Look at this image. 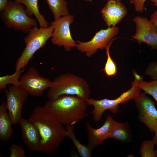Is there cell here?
I'll list each match as a JSON object with an SVG mask.
<instances>
[{"instance_id":"1","label":"cell","mask_w":157,"mask_h":157,"mask_svg":"<svg viewBox=\"0 0 157 157\" xmlns=\"http://www.w3.org/2000/svg\"><path fill=\"white\" fill-rule=\"evenodd\" d=\"M28 119L39 131L42 151L46 154L54 151L66 137V129L63 125L51 116L44 106L36 107Z\"/></svg>"},{"instance_id":"2","label":"cell","mask_w":157,"mask_h":157,"mask_svg":"<svg viewBox=\"0 0 157 157\" xmlns=\"http://www.w3.org/2000/svg\"><path fill=\"white\" fill-rule=\"evenodd\" d=\"M87 104L77 96L63 94L49 99L44 107L53 117L63 125H74L86 116Z\"/></svg>"},{"instance_id":"3","label":"cell","mask_w":157,"mask_h":157,"mask_svg":"<svg viewBox=\"0 0 157 157\" xmlns=\"http://www.w3.org/2000/svg\"><path fill=\"white\" fill-rule=\"evenodd\" d=\"M89 85L84 78L71 73L60 74L52 81L47 96L49 99L63 94L75 95L85 100L90 97Z\"/></svg>"},{"instance_id":"4","label":"cell","mask_w":157,"mask_h":157,"mask_svg":"<svg viewBox=\"0 0 157 157\" xmlns=\"http://www.w3.org/2000/svg\"><path fill=\"white\" fill-rule=\"evenodd\" d=\"M134 80L132 82L131 87L128 90L123 92L117 98L113 99L106 98L97 100L89 97L85 100L88 106H92L94 108L91 112L92 119L98 122L101 119L103 113L106 110L111 113H116L118 110L119 105L125 104L131 99H134L141 92V89L137 86L138 83L143 79V76L137 74L135 70L133 71Z\"/></svg>"},{"instance_id":"5","label":"cell","mask_w":157,"mask_h":157,"mask_svg":"<svg viewBox=\"0 0 157 157\" xmlns=\"http://www.w3.org/2000/svg\"><path fill=\"white\" fill-rule=\"evenodd\" d=\"M53 29L51 25L46 28H38L36 26L29 31L24 38L26 46L17 60L15 70L24 69L35 52L43 47L51 37Z\"/></svg>"},{"instance_id":"6","label":"cell","mask_w":157,"mask_h":157,"mask_svg":"<svg viewBox=\"0 0 157 157\" xmlns=\"http://www.w3.org/2000/svg\"><path fill=\"white\" fill-rule=\"evenodd\" d=\"M1 19L8 28L24 33L28 32L37 26V21L28 15L26 8L22 4L9 1L5 9L1 12Z\"/></svg>"},{"instance_id":"7","label":"cell","mask_w":157,"mask_h":157,"mask_svg":"<svg viewBox=\"0 0 157 157\" xmlns=\"http://www.w3.org/2000/svg\"><path fill=\"white\" fill-rule=\"evenodd\" d=\"M119 31L118 27L116 26L108 27L105 29H102L97 32L88 41H76L77 43L76 47L78 50L85 53L87 56L90 57L99 49H106L111 45L115 39V37L118 34Z\"/></svg>"},{"instance_id":"8","label":"cell","mask_w":157,"mask_h":157,"mask_svg":"<svg viewBox=\"0 0 157 157\" xmlns=\"http://www.w3.org/2000/svg\"><path fill=\"white\" fill-rule=\"evenodd\" d=\"M74 18L73 16L69 15L62 16L50 23L54 28L51 39L52 43L59 47H63L67 51L76 47L77 45L72 37L70 28Z\"/></svg>"},{"instance_id":"9","label":"cell","mask_w":157,"mask_h":157,"mask_svg":"<svg viewBox=\"0 0 157 157\" xmlns=\"http://www.w3.org/2000/svg\"><path fill=\"white\" fill-rule=\"evenodd\" d=\"M4 92L8 114L13 124H16L22 117L23 106L29 94L19 86L10 85Z\"/></svg>"},{"instance_id":"10","label":"cell","mask_w":157,"mask_h":157,"mask_svg":"<svg viewBox=\"0 0 157 157\" xmlns=\"http://www.w3.org/2000/svg\"><path fill=\"white\" fill-rule=\"evenodd\" d=\"M140 121L151 132L157 127V110L155 103L145 92H140L134 99Z\"/></svg>"},{"instance_id":"11","label":"cell","mask_w":157,"mask_h":157,"mask_svg":"<svg viewBox=\"0 0 157 157\" xmlns=\"http://www.w3.org/2000/svg\"><path fill=\"white\" fill-rule=\"evenodd\" d=\"M52 81L41 76L36 69L30 67L21 76L19 86L29 95L34 97L42 96L44 91L49 88Z\"/></svg>"},{"instance_id":"12","label":"cell","mask_w":157,"mask_h":157,"mask_svg":"<svg viewBox=\"0 0 157 157\" xmlns=\"http://www.w3.org/2000/svg\"><path fill=\"white\" fill-rule=\"evenodd\" d=\"M136 25L135 33L132 38L139 45L147 44L152 49L157 50V30L153 24L145 17L137 16L132 19Z\"/></svg>"},{"instance_id":"13","label":"cell","mask_w":157,"mask_h":157,"mask_svg":"<svg viewBox=\"0 0 157 157\" xmlns=\"http://www.w3.org/2000/svg\"><path fill=\"white\" fill-rule=\"evenodd\" d=\"M123 123L115 121L110 115L107 117L103 125L97 129L94 128L88 122H87V146L92 150L95 149L103 141L108 138L109 135L115 128Z\"/></svg>"},{"instance_id":"14","label":"cell","mask_w":157,"mask_h":157,"mask_svg":"<svg viewBox=\"0 0 157 157\" xmlns=\"http://www.w3.org/2000/svg\"><path fill=\"white\" fill-rule=\"evenodd\" d=\"M20 126L24 144L29 150L42 151L41 138L36 126L30 120L22 117L18 123Z\"/></svg>"},{"instance_id":"15","label":"cell","mask_w":157,"mask_h":157,"mask_svg":"<svg viewBox=\"0 0 157 157\" xmlns=\"http://www.w3.org/2000/svg\"><path fill=\"white\" fill-rule=\"evenodd\" d=\"M127 13L126 6L116 0H108L101 11L103 19L108 27L115 26Z\"/></svg>"},{"instance_id":"16","label":"cell","mask_w":157,"mask_h":157,"mask_svg":"<svg viewBox=\"0 0 157 157\" xmlns=\"http://www.w3.org/2000/svg\"><path fill=\"white\" fill-rule=\"evenodd\" d=\"M13 124L8 114L6 102L0 105V140H8L13 133Z\"/></svg>"},{"instance_id":"17","label":"cell","mask_w":157,"mask_h":157,"mask_svg":"<svg viewBox=\"0 0 157 157\" xmlns=\"http://www.w3.org/2000/svg\"><path fill=\"white\" fill-rule=\"evenodd\" d=\"M39 0H15V1L24 5L26 7L28 15L32 17L34 15L37 19L40 27L46 28L49 26V23L44 15L40 13L38 6Z\"/></svg>"},{"instance_id":"18","label":"cell","mask_w":157,"mask_h":157,"mask_svg":"<svg viewBox=\"0 0 157 157\" xmlns=\"http://www.w3.org/2000/svg\"><path fill=\"white\" fill-rule=\"evenodd\" d=\"M131 138V130L128 122L115 128L108 137V138L114 139L124 143L130 142Z\"/></svg>"},{"instance_id":"19","label":"cell","mask_w":157,"mask_h":157,"mask_svg":"<svg viewBox=\"0 0 157 157\" xmlns=\"http://www.w3.org/2000/svg\"><path fill=\"white\" fill-rule=\"evenodd\" d=\"M66 137L72 141L80 156L82 157H90L92 155V150L87 146L81 144L76 137L74 132V125L66 126Z\"/></svg>"},{"instance_id":"20","label":"cell","mask_w":157,"mask_h":157,"mask_svg":"<svg viewBox=\"0 0 157 157\" xmlns=\"http://www.w3.org/2000/svg\"><path fill=\"white\" fill-rule=\"evenodd\" d=\"M45 0L54 15L55 20L69 15L66 0Z\"/></svg>"},{"instance_id":"21","label":"cell","mask_w":157,"mask_h":157,"mask_svg":"<svg viewBox=\"0 0 157 157\" xmlns=\"http://www.w3.org/2000/svg\"><path fill=\"white\" fill-rule=\"evenodd\" d=\"M25 69L19 70H15L13 74L6 75L0 77V91L6 89L8 85L19 86V80Z\"/></svg>"},{"instance_id":"22","label":"cell","mask_w":157,"mask_h":157,"mask_svg":"<svg viewBox=\"0 0 157 157\" xmlns=\"http://www.w3.org/2000/svg\"><path fill=\"white\" fill-rule=\"evenodd\" d=\"M137 86L145 93L151 95L157 103V79L148 82L143 79L138 83Z\"/></svg>"},{"instance_id":"23","label":"cell","mask_w":157,"mask_h":157,"mask_svg":"<svg viewBox=\"0 0 157 157\" xmlns=\"http://www.w3.org/2000/svg\"><path fill=\"white\" fill-rule=\"evenodd\" d=\"M110 46L106 49L107 59L104 68L100 71H103L106 76L108 77L115 75L117 72L116 65L110 55L109 49Z\"/></svg>"},{"instance_id":"24","label":"cell","mask_w":157,"mask_h":157,"mask_svg":"<svg viewBox=\"0 0 157 157\" xmlns=\"http://www.w3.org/2000/svg\"><path fill=\"white\" fill-rule=\"evenodd\" d=\"M155 145L152 140L144 141L139 149L140 156L142 157H157V150L154 149Z\"/></svg>"},{"instance_id":"25","label":"cell","mask_w":157,"mask_h":157,"mask_svg":"<svg viewBox=\"0 0 157 157\" xmlns=\"http://www.w3.org/2000/svg\"><path fill=\"white\" fill-rule=\"evenodd\" d=\"M10 157H25V152L21 146L12 144L9 149Z\"/></svg>"},{"instance_id":"26","label":"cell","mask_w":157,"mask_h":157,"mask_svg":"<svg viewBox=\"0 0 157 157\" xmlns=\"http://www.w3.org/2000/svg\"><path fill=\"white\" fill-rule=\"evenodd\" d=\"M145 74L152 80L157 79V62L150 63L147 66Z\"/></svg>"},{"instance_id":"27","label":"cell","mask_w":157,"mask_h":157,"mask_svg":"<svg viewBox=\"0 0 157 157\" xmlns=\"http://www.w3.org/2000/svg\"><path fill=\"white\" fill-rule=\"evenodd\" d=\"M147 0H129V1L131 3L133 4L136 11L142 13L145 8L144 3Z\"/></svg>"},{"instance_id":"28","label":"cell","mask_w":157,"mask_h":157,"mask_svg":"<svg viewBox=\"0 0 157 157\" xmlns=\"http://www.w3.org/2000/svg\"><path fill=\"white\" fill-rule=\"evenodd\" d=\"M150 21L153 24L157 30V10L151 15Z\"/></svg>"},{"instance_id":"29","label":"cell","mask_w":157,"mask_h":157,"mask_svg":"<svg viewBox=\"0 0 157 157\" xmlns=\"http://www.w3.org/2000/svg\"><path fill=\"white\" fill-rule=\"evenodd\" d=\"M8 0H0V11L2 12L7 6L8 3Z\"/></svg>"},{"instance_id":"30","label":"cell","mask_w":157,"mask_h":157,"mask_svg":"<svg viewBox=\"0 0 157 157\" xmlns=\"http://www.w3.org/2000/svg\"><path fill=\"white\" fill-rule=\"evenodd\" d=\"M155 135L153 136L152 140L155 145L157 146V127L155 131Z\"/></svg>"},{"instance_id":"31","label":"cell","mask_w":157,"mask_h":157,"mask_svg":"<svg viewBox=\"0 0 157 157\" xmlns=\"http://www.w3.org/2000/svg\"><path fill=\"white\" fill-rule=\"evenodd\" d=\"M150 1L153 3V5L157 7V0H150Z\"/></svg>"},{"instance_id":"32","label":"cell","mask_w":157,"mask_h":157,"mask_svg":"<svg viewBox=\"0 0 157 157\" xmlns=\"http://www.w3.org/2000/svg\"><path fill=\"white\" fill-rule=\"evenodd\" d=\"M86 1H88L90 2H92L93 0H85Z\"/></svg>"},{"instance_id":"33","label":"cell","mask_w":157,"mask_h":157,"mask_svg":"<svg viewBox=\"0 0 157 157\" xmlns=\"http://www.w3.org/2000/svg\"><path fill=\"white\" fill-rule=\"evenodd\" d=\"M118 0V1H121V0Z\"/></svg>"}]
</instances>
